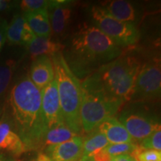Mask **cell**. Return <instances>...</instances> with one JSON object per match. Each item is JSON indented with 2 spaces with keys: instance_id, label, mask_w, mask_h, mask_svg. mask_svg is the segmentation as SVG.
<instances>
[{
  "instance_id": "obj_15",
  "label": "cell",
  "mask_w": 161,
  "mask_h": 161,
  "mask_svg": "<svg viewBox=\"0 0 161 161\" xmlns=\"http://www.w3.org/2000/svg\"><path fill=\"white\" fill-rule=\"evenodd\" d=\"M102 8L119 21L135 25L139 18L137 9L132 3L124 0H114L102 3Z\"/></svg>"
},
{
  "instance_id": "obj_20",
  "label": "cell",
  "mask_w": 161,
  "mask_h": 161,
  "mask_svg": "<svg viewBox=\"0 0 161 161\" xmlns=\"http://www.w3.org/2000/svg\"><path fill=\"white\" fill-rule=\"evenodd\" d=\"M109 144V142L107 140L105 136L97 128H96L95 130L90 132L86 138H84L81 157L90 155L98 151L103 149Z\"/></svg>"
},
{
  "instance_id": "obj_32",
  "label": "cell",
  "mask_w": 161,
  "mask_h": 161,
  "mask_svg": "<svg viewBox=\"0 0 161 161\" xmlns=\"http://www.w3.org/2000/svg\"><path fill=\"white\" fill-rule=\"evenodd\" d=\"M130 161H136V160H135V159H134V158H133V157L131 156V159H130Z\"/></svg>"
},
{
  "instance_id": "obj_30",
  "label": "cell",
  "mask_w": 161,
  "mask_h": 161,
  "mask_svg": "<svg viewBox=\"0 0 161 161\" xmlns=\"http://www.w3.org/2000/svg\"><path fill=\"white\" fill-rule=\"evenodd\" d=\"M34 161H50V160H49V158L45 155V154H43V153H42V154H39V157H38L37 160Z\"/></svg>"
},
{
  "instance_id": "obj_29",
  "label": "cell",
  "mask_w": 161,
  "mask_h": 161,
  "mask_svg": "<svg viewBox=\"0 0 161 161\" xmlns=\"http://www.w3.org/2000/svg\"><path fill=\"white\" fill-rule=\"evenodd\" d=\"M131 159V155L130 154H122L114 157L112 161H130Z\"/></svg>"
},
{
  "instance_id": "obj_26",
  "label": "cell",
  "mask_w": 161,
  "mask_h": 161,
  "mask_svg": "<svg viewBox=\"0 0 161 161\" xmlns=\"http://www.w3.org/2000/svg\"><path fill=\"white\" fill-rule=\"evenodd\" d=\"M114 157L108 154L103 148L90 155L81 157L79 161H112Z\"/></svg>"
},
{
  "instance_id": "obj_13",
  "label": "cell",
  "mask_w": 161,
  "mask_h": 161,
  "mask_svg": "<svg viewBox=\"0 0 161 161\" xmlns=\"http://www.w3.org/2000/svg\"><path fill=\"white\" fill-rule=\"evenodd\" d=\"M0 151L13 156H19L26 152L25 146L15 131L12 122L0 119Z\"/></svg>"
},
{
  "instance_id": "obj_28",
  "label": "cell",
  "mask_w": 161,
  "mask_h": 161,
  "mask_svg": "<svg viewBox=\"0 0 161 161\" xmlns=\"http://www.w3.org/2000/svg\"><path fill=\"white\" fill-rule=\"evenodd\" d=\"M15 5L16 3H13V2L0 0V12L8 11L13 8Z\"/></svg>"
},
{
  "instance_id": "obj_27",
  "label": "cell",
  "mask_w": 161,
  "mask_h": 161,
  "mask_svg": "<svg viewBox=\"0 0 161 161\" xmlns=\"http://www.w3.org/2000/svg\"><path fill=\"white\" fill-rule=\"evenodd\" d=\"M8 23L5 19L0 18V51L5 45L7 38V29Z\"/></svg>"
},
{
  "instance_id": "obj_25",
  "label": "cell",
  "mask_w": 161,
  "mask_h": 161,
  "mask_svg": "<svg viewBox=\"0 0 161 161\" xmlns=\"http://www.w3.org/2000/svg\"><path fill=\"white\" fill-rule=\"evenodd\" d=\"M51 1L47 0H23L20 3V8L24 13L49 8Z\"/></svg>"
},
{
  "instance_id": "obj_7",
  "label": "cell",
  "mask_w": 161,
  "mask_h": 161,
  "mask_svg": "<svg viewBox=\"0 0 161 161\" xmlns=\"http://www.w3.org/2000/svg\"><path fill=\"white\" fill-rule=\"evenodd\" d=\"M118 120L125 128L134 142H140L160 128V124L156 116L146 110L132 108L124 110Z\"/></svg>"
},
{
  "instance_id": "obj_3",
  "label": "cell",
  "mask_w": 161,
  "mask_h": 161,
  "mask_svg": "<svg viewBox=\"0 0 161 161\" xmlns=\"http://www.w3.org/2000/svg\"><path fill=\"white\" fill-rule=\"evenodd\" d=\"M140 68L136 58L120 55L101 66L86 78L109 96L125 102L131 100Z\"/></svg>"
},
{
  "instance_id": "obj_9",
  "label": "cell",
  "mask_w": 161,
  "mask_h": 161,
  "mask_svg": "<svg viewBox=\"0 0 161 161\" xmlns=\"http://www.w3.org/2000/svg\"><path fill=\"white\" fill-rule=\"evenodd\" d=\"M41 110L47 130L64 123L55 79L41 90Z\"/></svg>"
},
{
  "instance_id": "obj_10",
  "label": "cell",
  "mask_w": 161,
  "mask_h": 161,
  "mask_svg": "<svg viewBox=\"0 0 161 161\" xmlns=\"http://www.w3.org/2000/svg\"><path fill=\"white\" fill-rule=\"evenodd\" d=\"M84 137L74 136L63 143L47 147L43 154L50 161H79L82 156Z\"/></svg>"
},
{
  "instance_id": "obj_6",
  "label": "cell",
  "mask_w": 161,
  "mask_h": 161,
  "mask_svg": "<svg viewBox=\"0 0 161 161\" xmlns=\"http://www.w3.org/2000/svg\"><path fill=\"white\" fill-rule=\"evenodd\" d=\"M90 16L94 25L119 47L134 46L140 39L136 25L119 21L98 5H92Z\"/></svg>"
},
{
  "instance_id": "obj_24",
  "label": "cell",
  "mask_w": 161,
  "mask_h": 161,
  "mask_svg": "<svg viewBox=\"0 0 161 161\" xmlns=\"http://www.w3.org/2000/svg\"><path fill=\"white\" fill-rule=\"evenodd\" d=\"M140 148L144 149H152L158 152L161 151V130L160 129L153 132L148 137L141 141L140 145Z\"/></svg>"
},
{
  "instance_id": "obj_18",
  "label": "cell",
  "mask_w": 161,
  "mask_h": 161,
  "mask_svg": "<svg viewBox=\"0 0 161 161\" xmlns=\"http://www.w3.org/2000/svg\"><path fill=\"white\" fill-rule=\"evenodd\" d=\"M26 47L34 59L41 55L52 57L64 49L63 45L60 43L53 41L49 37H35Z\"/></svg>"
},
{
  "instance_id": "obj_21",
  "label": "cell",
  "mask_w": 161,
  "mask_h": 161,
  "mask_svg": "<svg viewBox=\"0 0 161 161\" xmlns=\"http://www.w3.org/2000/svg\"><path fill=\"white\" fill-rule=\"evenodd\" d=\"M16 69V62L8 60L0 64V102L8 90Z\"/></svg>"
},
{
  "instance_id": "obj_12",
  "label": "cell",
  "mask_w": 161,
  "mask_h": 161,
  "mask_svg": "<svg viewBox=\"0 0 161 161\" xmlns=\"http://www.w3.org/2000/svg\"><path fill=\"white\" fill-rule=\"evenodd\" d=\"M69 1H51L48 8L52 31L56 35H62L67 29L72 16Z\"/></svg>"
},
{
  "instance_id": "obj_23",
  "label": "cell",
  "mask_w": 161,
  "mask_h": 161,
  "mask_svg": "<svg viewBox=\"0 0 161 161\" xmlns=\"http://www.w3.org/2000/svg\"><path fill=\"white\" fill-rule=\"evenodd\" d=\"M136 161H161V152L152 149H144L138 146L131 154Z\"/></svg>"
},
{
  "instance_id": "obj_19",
  "label": "cell",
  "mask_w": 161,
  "mask_h": 161,
  "mask_svg": "<svg viewBox=\"0 0 161 161\" xmlns=\"http://www.w3.org/2000/svg\"><path fill=\"white\" fill-rule=\"evenodd\" d=\"M78 136L69 129L65 123L52 127L46 130L42 140L41 149H46L47 147L63 143L69 140L74 136Z\"/></svg>"
},
{
  "instance_id": "obj_4",
  "label": "cell",
  "mask_w": 161,
  "mask_h": 161,
  "mask_svg": "<svg viewBox=\"0 0 161 161\" xmlns=\"http://www.w3.org/2000/svg\"><path fill=\"white\" fill-rule=\"evenodd\" d=\"M52 60L64 123L71 131L79 135L82 130L80 117V83L70 69L61 52L52 55Z\"/></svg>"
},
{
  "instance_id": "obj_16",
  "label": "cell",
  "mask_w": 161,
  "mask_h": 161,
  "mask_svg": "<svg viewBox=\"0 0 161 161\" xmlns=\"http://www.w3.org/2000/svg\"><path fill=\"white\" fill-rule=\"evenodd\" d=\"M96 128L105 136L110 144L134 142L125 128L115 117L104 120Z\"/></svg>"
},
{
  "instance_id": "obj_17",
  "label": "cell",
  "mask_w": 161,
  "mask_h": 161,
  "mask_svg": "<svg viewBox=\"0 0 161 161\" xmlns=\"http://www.w3.org/2000/svg\"><path fill=\"white\" fill-rule=\"evenodd\" d=\"M24 17L36 37H49L52 33L48 11L38 10L23 14Z\"/></svg>"
},
{
  "instance_id": "obj_31",
  "label": "cell",
  "mask_w": 161,
  "mask_h": 161,
  "mask_svg": "<svg viewBox=\"0 0 161 161\" xmlns=\"http://www.w3.org/2000/svg\"><path fill=\"white\" fill-rule=\"evenodd\" d=\"M0 161H15V160H12V159H8L0 154Z\"/></svg>"
},
{
  "instance_id": "obj_2",
  "label": "cell",
  "mask_w": 161,
  "mask_h": 161,
  "mask_svg": "<svg viewBox=\"0 0 161 161\" xmlns=\"http://www.w3.org/2000/svg\"><path fill=\"white\" fill-rule=\"evenodd\" d=\"M122 55V48L95 25L84 23L72 35L65 59L78 77L90 75L104 64Z\"/></svg>"
},
{
  "instance_id": "obj_22",
  "label": "cell",
  "mask_w": 161,
  "mask_h": 161,
  "mask_svg": "<svg viewBox=\"0 0 161 161\" xmlns=\"http://www.w3.org/2000/svg\"><path fill=\"white\" fill-rule=\"evenodd\" d=\"M137 147V144L134 143V142H130V143L109 144L104 149L111 156L116 157L122 155V154H130V155H131Z\"/></svg>"
},
{
  "instance_id": "obj_11",
  "label": "cell",
  "mask_w": 161,
  "mask_h": 161,
  "mask_svg": "<svg viewBox=\"0 0 161 161\" xmlns=\"http://www.w3.org/2000/svg\"><path fill=\"white\" fill-rule=\"evenodd\" d=\"M29 78L39 90H43L55 79V71L52 58L41 55L35 58L30 68Z\"/></svg>"
},
{
  "instance_id": "obj_1",
  "label": "cell",
  "mask_w": 161,
  "mask_h": 161,
  "mask_svg": "<svg viewBox=\"0 0 161 161\" xmlns=\"http://www.w3.org/2000/svg\"><path fill=\"white\" fill-rule=\"evenodd\" d=\"M12 125L26 151L41 149L47 130L41 110V90L25 75L18 79L10 92Z\"/></svg>"
},
{
  "instance_id": "obj_5",
  "label": "cell",
  "mask_w": 161,
  "mask_h": 161,
  "mask_svg": "<svg viewBox=\"0 0 161 161\" xmlns=\"http://www.w3.org/2000/svg\"><path fill=\"white\" fill-rule=\"evenodd\" d=\"M80 117L82 130L90 133L107 119L114 117L124 102L112 97L85 78L80 84Z\"/></svg>"
},
{
  "instance_id": "obj_14",
  "label": "cell",
  "mask_w": 161,
  "mask_h": 161,
  "mask_svg": "<svg viewBox=\"0 0 161 161\" xmlns=\"http://www.w3.org/2000/svg\"><path fill=\"white\" fill-rule=\"evenodd\" d=\"M36 37L23 14H16L8 25L6 40L14 45L27 46Z\"/></svg>"
},
{
  "instance_id": "obj_8",
  "label": "cell",
  "mask_w": 161,
  "mask_h": 161,
  "mask_svg": "<svg viewBox=\"0 0 161 161\" xmlns=\"http://www.w3.org/2000/svg\"><path fill=\"white\" fill-rule=\"evenodd\" d=\"M161 92L160 63L150 62L140 68L134 84L131 100H153L159 98Z\"/></svg>"
}]
</instances>
